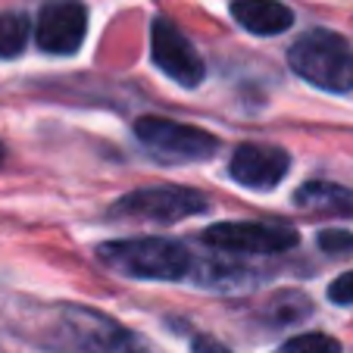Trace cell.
Instances as JSON below:
<instances>
[{"label":"cell","mask_w":353,"mask_h":353,"mask_svg":"<svg viewBox=\"0 0 353 353\" xmlns=\"http://www.w3.org/2000/svg\"><path fill=\"white\" fill-rule=\"evenodd\" d=\"M97 260L125 279L179 281L191 269V254L172 238H122L97 247Z\"/></svg>","instance_id":"cell-1"},{"label":"cell","mask_w":353,"mask_h":353,"mask_svg":"<svg viewBox=\"0 0 353 353\" xmlns=\"http://www.w3.org/2000/svg\"><path fill=\"white\" fill-rule=\"evenodd\" d=\"M288 63L303 81L332 94L353 91V44L328 28H310L288 50Z\"/></svg>","instance_id":"cell-2"},{"label":"cell","mask_w":353,"mask_h":353,"mask_svg":"<svg viewBox=\"0 0 353 353\" xmlns=\"http://www.w3.org/2000/svg\"><path fill=\"white\" fill-rule=\"evenodd\" d=\"M210 210L207 194L181 185H157L128 191L110 207L113 219H147V222H179Z\"/></svg>","instance_id":"cell-3"},{"label":"cell","mask_w":353,"mask_h":353,"mask_svg":"<svg viewBox=\"0 0 353 353\" xmlns=\"http://www.w3.org/2000/svg\"><path fill=\"white\" fill-rule=\"evenodd\" d=\"M134 134L138 141L157 154L166 163H197V160H210L219 150V138L197 125L188 122H175L166 116H141L134 122Z\"/></svg>","instance_id":"cell-4"},{"label":"cell","mask_w":353,"mask_h":353,"mask_svg":"<svg viewBox=\"0 0 353 353\" xmlns=\"http://www.w3.org/2000/svg\"><path fill=\"white\" fill-rule=\"evenodd\" d=\"M200 241L219 254L234 256H269L288 254L300 241V234L285 222H216L200 234Z\"/></svg>","instance_id":"cell-5"},{"label":"cell","mask_w":353,"mask_h":353,"mask_svg":"<svg viewBox=\"0 0 353 353\" xmlns=\"http://www.w3.org/2000/svg\"><path fill=\"white\" fill-rule=\"evenodd\" d=\"M150 60L166 79H172L181 88H197L207 75V66L194 50V44L166 16H157L150 26Z\"/></svg>","instance_id":"cell-6"},{"label":"cell","mask_w":353,"mask_h":353,"mask_svg":"<svg viewBox=\"0 0 353 353\" xmlns=\"http://www.w3.org/2000/svg\"><path fill=\"white\" fill-rule=\"evenodd\" d=\"M88 34V10L79 0H57L47 3L34 26V41L44 54L69 57L85 44Z\"/></svg>","instance_id":"cell-7"},{"label":"cell","mask_w":353,"mask_h":353,"mask_svg":"<svg viewBox=\"0 0 353 353\" xmlns=\"http://www.w3.org/2000/svg\"><path fill=\"white\" fill-rule=\"evenodd\" d=\"M291 169V157L272 144H238L232 160H228V172L241 188L250 191H272Z\"/></svg>","instance_id":"cell-8"},{"label":"cell","mask_w":353,"mask_h":353,"mask_svg":"<svg viewBox=\"0 0 353 353\" xmlns=\"http://www.w3.org/2000/svg\"><path fill=\"white\" fill-rule=\"evenodd\" d=\"M79 325V344L85 353H150L134 332L91 310H69Z\"/></svg>","instance_id":"cell-9"},{"label":"cell","mask_w":353,"mask_h":353,"mask_svg":"<svg viewBox=\"0 0 353 353\" xmlns=\"http://www.w3.org/2000/svg\"><path fill=\"white\" fill-rule=\"evenodd\" d=\"M232 16L250 34H281L294 26V13L279 0H234Z\"/></svg>","instance_id":"cell-10"},{"label":"cell","mask_w":353,"mask_h":353,"mask_svg":"<svg viewBox=\"0 0 353 353\" xmlns=\"http://www.w3.org/2000/svg\"><path fill=\"white\" fill-rule=\"evenodd\" d=\"M294 203L313 213L325 216H347L353 219V191L344 185H332V181H307L294 194Z\"/></svg>","instance_id":"cell-11"},{"label":"cell","mask_w":353,"mask_h":353,"mask_svg":"<svg viewBox=\"0 0 353 353\" xmlns=\"http://www.w3.org/2000/svg\"><path fill=\"white\" fill-rule=\"evenodd\" d=\"M32 34V22L26 13H0V57H19Z\"/></svg>","instance_id":"cell-12"},{"label":"cell","mask_w":353,"mask_h":353,"mask_svg":"<svg viewBox=\"0 0 353 353\" xmlns=\"http://www.w3.org/2000/svg\"><path fill=\"white\" fill-rule=\"evenodd\" d=\"M279 353H341V344L332 334L310 332V334H297V338L285 341Z\"/></svg>","instance_id":"cell-13"},{"label":"cell","mask_w":353,"mask_h":353,"mask_svg":"<svg viewBox=\"0 0 353 353\" xmlns=\"http://www.w3.org/2000/svg\"><path fill=\"white\" fill-rule=\"evenodd\" d=\"M319 247L322 254L328 256H350L353 254V234L344 232V228H325V232H319Z\"/></svg>","instance_id":"cell-14"},{"label":"cell","mask_w":353,"mask_h":353,"mask_svg":"<svg viewBox=\"0 0 353 353\" xmlns=\"http://www.w3.org/2000/svg\"><path fill=\"white\" fill-rule=\"evenodd\" d=\"M328 300L338 307H350L353 303V272H344L328 285Z\"/></svg>","instance_id":"cell-15"},{"label":"cell","mask_w":353,"mask_h":353,"mask_svg":"<svg viewBox=\"0 0 353 353\" xmlns=\"http://www.w3.org/2000/svg\"><path fill=\"white\" fill-rule=\"evenodd\" d=\"M191 350L194 353H232L225 344H219L216 338H210V334H200V338L191 341Z\"/></svg>","instance_id":"cell-16"},{"label":"cell","mask_w":353,"mask_h":353,"mask_svg":"<svg viewBox=\"0 0 353 353\" xmlns=\"http://www.w3.org/2000/svg\"><path fill=\"white\" fill-rule=\"evenodd\" d=\"M0 160H3V144H0Z\"/></svg>","instance_id":"cell-17"}]
</instances>
